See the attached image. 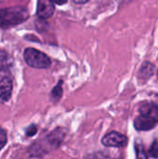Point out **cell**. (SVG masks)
<instances>
[{
    "mask_svg": "<svg viewBox=\"0 0 158 159\" xmlns=\"http://www.w3.org/2000/svg\"><path fill=\"white\" fill-rule=\"evenodd\" d=\"M140 116L134 121V127L139 131H147L154 129L158 123V105L154 102L142 104L140 109Z\"/></svg>",
    "mask_w": 158,
    "mask_h": 159,
    "instance_id": "obj_1",
    "label": "cell"
},
{
    "mask_svg": "<svg viewBox=\"0 0 158 159\" xmlns=\"http://www.w3.org/2000/svg\"><path fill=\"white\" fill-rule=\"evenodd\" d=\"M29 18V12L22 7L0 9V27L8 28L22 23Z\"/></svg>",
    "mask_w": 158,
    "mask_h": 159,
    "instance_id": "obj_2",
    "label": "cell"
},
{
    "mask_svg": "<svg viewBox=\"0 0 158 159\" xmlns=\"http://www.w3.org/2000/svg\"><path fill=\"white\" fill-rule=\"evenodd\" d=\"M23 57H24V61L25 62L34 68H39V69H46L48 68L51 64V61L49 59V57L35 49V48H26L24 50L23 53Z\"/></svg>",
    "mask_w": 158,
    "mask_h": 159,
    "instance_id": "obj_3",
    "label": "cell"
},
{
    "mask_svg": "<svg viewBox=\"0 0 158 159\" xmlns=\"http://www.w3.org/2000/svg\"><path fill=\"white\" fill-rule=\"evenodd\" d=\"M102 143L107 147H124L128 143V138L117 131H112L102 138Z\"/></svg>",
    "mask_w": 158,
    "mask_h": 159,
    "instance_id": "obj_4",
    "label": "cell"
},
{
    "mask_svg": "<svg viewBox=\"0 0 158 159\" xmlns=\"http://www.w3.org/2000/svg\"><path fill=\"white\" fill-rule=\"evenodd\" d=\"M55 7L51 0H38L36 13L40 19L46 20L52 16L54 13Z\"/></svg>",
    "mask_w": 158,
    "mask_h": 159,
    "instance_id": "obj_5",
    "label": "cell"
},
{
    "mask_svg": "<svg viewBox=\"0 0 158 159\" xmlns=\"http://www.w3.org/2000/svg\"><path fill=\"white\" fill-rule=\"evenodd\" d=\"M13 83L10 77H4L0 80V101L7 102L12 94Z\"/></svg>",
    "mask_w": 158,
    "mask_h": 159,
    "instance_id": "obj_6",
    "label": "cell"
},
{
    "mask_svg": "<svg viewBox=\"0 0 158 159\" xmlns=\"http://www.w3.org/2000/svg\"><path fill=\"white\" fill-rule=\"evenodd\" d=\"M154 70H155V66L152 63L145 62V63H143V65H142V68L140 70V75L142 78L146 79V78H148V77L153 75Z\"/></svg>",
    "mask_w": 158,
    "mask_h": 159,
    "instance_id": "obj_7",
    "label": "cell"
},
{
    "mask_svg": "<svg viewBox=\"0 0 158 159\" xmlns=\"http://www.w3.org/2000/svg\"><path fill=\"white\" fill-rule=\"evenodd\" d=\"M135 151H136V159H147V155L144 151L142 143L137 142L135 143Z\"/></svg>",
    "mask_w": 158,
    "mask_h": 159,
    "instance_id": "obj_8",
    "label": "cell"
},
{
    "mask_svg": "<svg viewBox=\"0 0 158 159\" xmlns=\"http://www.w3.org/2000/svg\"><path fill=\"white\" fill-rule=\"evenodd\" d=\"M61 85H62V81H60L59 84L53 89V90L51 92V95H52V97H53V99L55 101H58L61 97V95H62V88H61Z\"/></svg>",
    "mask_w": 158,
    "mask_h": 159,
    "instance_id": "obj_9",
    "label": "cell"
},
{
    "mask_svg": "<svg viewBox=\"0 0 158 159\" xmlns=\"http://www.w3.org/2000/svg\"><path fill=\"white\" fill-rule=\"evenodd\" d=\"M150 156L154 158H158V139H156L154 143H152V146L150 148Z\"/></svg>",
    "mask_w": 158,
    "mask_h": 159,
    "instance_id": "obj_10",
    "label": "cell"
},
{
    "mask_svg": "<svg viewBox=\"0 0 158 159\" xmlns=\"http://www.w3.org/2000/svg\"><path fill=\"white\" fill-rule=\"evenodd\" d=\"M10 62L9 57L5 52H0V68H5Z\"/></svg>",
    "mask_w": 158,
    "mask_h": 159,
    "instance_id": "obj_11",
    "label": "cell"
},
{
    "mask_svg": "<svg viewBox=\"0 0 158 159\" xmlns=\"http://www.w3.org/2000/svg\"><path fill=\"white\" fill-rule=\"evenodd\" d=\"M7 143V133L4 129H0V150Z\"/></svg>",
    "mask_w": 158,
    "mask_h": 159,
    "instance_id": "obj_12",
    "label": "cell"
},
{
    "mask_svg": "<svg viewBox=\"0 0 158 159\" xmlns=\"http://www.w3.org/2000/svg\"><path fill=\"white\" fill-rule=\"evenodd\" d=\"M36 131H37V129H36V127H35L34 125H32L31 127H29V128L27 129L26 134H27L28 136H34V135L36 133Z\"/></svg>",
    "mask_w": 158,
    "mask_h": 159,
    "instance_id": "obj_13",
    "label": "cell"
},
{
    "mask_svg": "<svg viewBox=\"0 0 158 159\" xmlns=\"http://www.w3.org/2000/svg\"><path fill=\"white\" fill-rule=\"evenodd\" d=\"M54 4H57V5H63L67 2V0H51Z\"/></svg>",
    "mask_w": 158,
    "mask_h": 159,
    "instance_id": "obj_14",
    "label": "cell"
},
{
    "mask_svg": "<svg viewBox=\"0 0 158 159\" xmlns=\"http://www.w3.org/2000/svg\"><path fill=\"white\" fill-rule=\"evenodd\" d=\"M75 4H85V3H88L89 0H73Z\"/></svg>",
    "mask_w": 158,
    "mask_h": 159,
    "instance_id": "obj_15",
    "label": "cell"
},
{
    "mask_svg": "<svg viewBox=\"0 0 158 159\" xmlns=\"http://www.w3.org/2000/svg\"><path fill=\"white\" fill-rule=\"evenodd\" d=\"M157 75H158V72H157Z\"/></svg>",
    "mask_w": 158,
    "mask_h": 159,
    "instance_id": "obj_16",
    "label": "cell"
}]
</instances>
